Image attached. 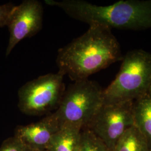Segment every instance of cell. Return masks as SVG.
Wrapping results in <instances>:
<instances>
[{
	"label": "cell",
	"instance_id": "obj_6",
	"mask_svg": "<svg viewBox=\"0 0 151 151\" xmlns=\"http://www.w3.org/2000/svg\"><path fill=\"white\" fill-rule=\"evenodd\" d=\"M133 102L104 104L87 127L111 151L125 131L134 125Z\"/></svg>",
	"mask_w": 151,
	"mask_h": 151
},
{
	"label": "cell",
	"instance_id": "obj_5",
	"mask_svg": "<svg viewBox=\"0 0 151 151\" xmlns=\"http://www.w3.org/2000/svg\"><path fill=\"white\" fill-rule=\"evenodd\" d=\"M60 73L41 76L27 82L18 92V107L28 115H41L57 109L65 88Z\"/></svg>",
	"mask_w": 151,
	"mask_h": 151
},
{
	"label": "cell",
	"instance_id": "obj_13",
	"mask_svg": "<svg viewBox=\"0 0 151 151\" xmlns=\"http://www.w3.org/2000/svg\"><path fill=\"white\" fill-rule=\"evenodd\" d=\"M16 137H13L5 140L0 147V151H30Z\"/></svg>",
	"mask_w": 151,
	"mask_h": 151
},
{
	"label": "cell",
	"instance_id": "obj_14",
	"mask_svg": "<svg viewBox=\"0 0 151 151\" xmlns=\"http://www.w3.org/2000/svg\"><path fill=\"white\" fill-rule=\"evenodd\" d=\"M15 6L11 3L0 5V27L7 26L9 17Z\"/></svg>",
	"mask_w": 151,
	"mask_h": 151
},
{
	"label": "cell",
	"instance_id": "obj_10",
	"mask_svg": "<svg viewBox=\"0 0 151 151\" xmlns=\"http://www.w3.org/2000/svg\"><path fill=\"white\" fill-rule=\"evenodd\" d=\"M134 125L145 137L151 151V97L147 93L133 102Z\"/></svg>",
	"mask_w": 151,
	"mask_h": 151
},
{
	"label": "cell",
	"instance_id": "obj_12",
	"mask_svg": "<svg viewBox=\"0 0 151 151\" xmlns=\"http://www.w3.org/2000/svg\"><path fill=\"white\" fill-rule=\"evenodd\" d=\"M79 151H111L91 130L84 128L81 132Z\"/></svg>",
	"mask_w": 151,
	"mask_h": 151
},
{
	"label": "cell",
	"instance_id": "obj_2",
	"mask_svg": "<svg viewBox=\"0 0 151 151\" xmlns=\"http://www.w3.org/2000/svg\"><path fill=\"white\" fill-rule=\"evenodd\" d=\"M45 2L60 8L69 16L89 25L133 30L151 28V0L120 1L109 6L95 5L81 0Z\"/></svg>",
	"mask_w": 151,
	"mask_h": 151
},
{
	"label": "cell",
	"instance_id": "obj_7",
	"mask_svg": "<svg viewBox=\"0 0 151 151\" xmlns=\"http://www.w3.org/2000/svg\"><path fill=\"white\" fill-rule=\"evenodd\" d=\"M43 14L42 5L37 0H25L15 6L7 24L10 38L6 56L22 39L33 37L41 30Z\"/></svg>",
	"mask_w": 151,
	"mask_h": 151
},
{
	"label": "cell",
	"instance_id": "obj_4",
	"mask_svg": "<svg viewBox=\"0 0 151 151\" xmlns=\"http://www.w3.org/2000/svg\"><path fill=\"white\" fill-rule=\"evenodd\" d=\"M103 89L95 81H75L65 90L56 111L60 125H71L82 129L90 124L104 104Z\"/></svg>",
	"mask_w": 151,
	"mask_h": 151
},
{
	"label": "cell",
	"instance_id": "obj_1",
	"mask_svg": "<svg viewBox=\"0 0 151 151\" xmlns=\"http://www.w3.org/2000/svg\"><path fill=\"white\" fill-rule=\"evenodd\" d=\"M123 58L111 29L90 25L86 32L58 51V73L74 81L88 79L100 70Z\"/></svg>",
	"mask_w": 151,
	"mask_h": 151
},
{
	"label": "cell",
	"instance_id": "obj_3",
	"mask_svg": "<svg viewBox=\"0 0 151 151\" xmlns=\"http://www.w3.org/2000/svg\"><path fill=\"white\" fill-rule=\"evenodd\" d=\"M119 73L103 91L104 104L134 101L148 93L151 85V54L142 49L128 52Z\"/></svg>",
	"mask_w": 151,
	"mask_h": 151
},
{
	"label": "cell",
	"instance_id": "obj_8",
	"mask_svg": "<svg viewBox=\"0 0 151 151\" xmlns=\"http://www.w3.org/2000/svg\"><path fill=\"white\" fill-rule=\"evenodd\" d=\"M60 128V123L53 113L36 123L17 127L14 137L30 150L47 151Z\"/></svg>",
	"mask_w": 151,
	"mask_h": 151
},
{
	"label": "cell",
	"instance_id": "obj_9",
	"mask_svg": "<svg viewBox=\"0 0 151 151\" xmlns=\"http://www.w3.org/2000/svg\"><path fill=\"white\" fill-rule=\"evenodd\" d=\"M82 129L74 125L61 126L49 145L47 151H79Z\"/></svg>",
	"mask_w": 151,
	"mask_h": 151
},
{
	"label": "cell",
	"instance_id": "obj_16",
	"mask_svg": "<svg viewBox=\"0 0 151 151\" xmlns=\"http://www.w3.org/2000/svg\"><path fill=\"white\" fill-rule=\"evenodd\" d=\"M30 151H47L46 150H30Z\"/></svg>",
	"mask_w": 151,
	"mask_h": 151
},
{
	"label": "cell",
	"instance_id": "obj_11",
	"mask_svg": "<svg viewBox=\"0 0 151 151\" xmlns=\"http://www.w3.org/2000/svg\"><path fill=\"white\" fill-rule=\"evenodd\" d=\"M113 151H151L145 137L133 125L125 131Z\"/></svg>",
	"mask_w": 151,
	"mask_h": 151
},
{
	"label": "cell",
	"instance_id": "obj_15",
	"mask_svg": "<svg viewBox=\"0 0 151 151\" xmlns=\"http://www.w3.org/2000/svg\"><path fill=\"white\" fill-rule=\"evenodd\" d=\"M148 93L150 95V96L151 97V85L150 88H149V90H148Z\"/></svg>",
	"mask_w": 151,
	"mask_h": 151
}]
</instances>
